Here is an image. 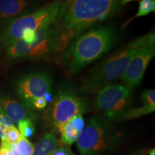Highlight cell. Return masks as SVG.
I'll list each match as a JSON object with an SVG mask.
<instances>
[{
    "label": "cell",
    "mask_w": 155,
    "mask_h": 155,
    "mask_svg": "<svg viewBox=\"0 0 155 155\" xmlns=\"http://www.w3.org/2000/svg\"><path fill=\"white\" fill-rule=\"evenodd\" d=\"M0 155H12L10 149L5 141H2L1 147H0Z\"/></svg>",
    "instance_id": "obj_23"
},
{
    "label": "cell",
    "mask_w": 155,
    "mask_h": 155,
    "mask_svg": "<svg viewBox=\"0 0 155 155\" xmlns=\"http://www.w3.org/2000/svg\"><path fill=\"white\" fill-rule=\"evenodd\" d=\"M53 78L47 72H36L25 75L17 83V93L30 108L32 101L51 95Z\"/></svg>",
    "instance_id": "obj_8"
},
{
    "label": "cell",
    "mask_w": 155,
    "mask_h": 155,
    "mask_svg": "<svg viewBox=\"0 0 155 155\" xmlns=\"http://www.w3.org/2000/svg\"><path fill=\"white\" fill-rule=\"evenodd\" d=\"M133 1H136V0H121V6H124L125 5H127V4L131 2H133Z\"/></svg>",
    "instance_id": "obj_24"
},
{
    "label": "cell",
    "mask_w": 155,
    "mask_h": 155,
    "mask_svg": "<svg viewBox=\"0 0 155 155\" xmlns=\"http://www.w3.org/2000/svg\"><path fill=\"white\" fill-rule=\"evenodd\" d=\"M131 98V89L124 85L112 83L98 91L95 98V106L108 119H123L129 109Z\"/></svg>",
    "instance_id": "obj_6"
},
{
    "label": "cell",
    "mask_w": 155,
    "mask_h": 155,
    "mask_svg": "<svg viewBox=\"0 0 155 155\" xmlns=\"http://www.w3.org/2000/svg\"><path fill=\"white\" fill-rule=\"evenodd\" d=\"M150 155H155V150L154 149H153L150 152Z\"/></svg>",
    "instance_id": "obj_26"
},
{
    "label": "cell",
    "mask_w": 155,
    "mask_h": 155,
    "mask_svg": "<svg viewBox=\"0 0 155 155\" xmlns=\"http://www.w3.org/2000/svg\"><path fill=\"white\" fill-rule=\"evenodd\" d=\"M119 40L114 25L94 27L73 39L57 61L67 75H73L108 53Z\"/></svg>",
    "instance_id": "obj_2"
},
{
    "label": "cell",
    "mask_w": 155,
    "mask_h": 155,
    "mask_svg": "<svg viewBox=\"0 0 155 155\" xmlns=\"http://www.w3.org/2000/svg\"><path fill=\"white\" fill-rule=\"evenodd\" d=\"M21 134L18 129L15 126L7 128L5 131V140L2 141H5L7 144H16L20 138Z\"/></svg>",
    "instance_id": "obj_20"
},
{
    "label": "cell",
    "mask_w": 155,
    "mask_h": 155,
    "mask_svg": "<svg viewBox=\"0 0 155 155\" xmlns=\"http://www.w3.org/2000/svg\"><path fill=\"white\" fill-rule=\"evenodd\" d=\"M18 130L25 138L32 137L35 132V125L32 119H24L17 123Z\"/></svg>",
    "instance_id": "obj_18"
},
{
    "label": "cell",
    "mask_w": 155,
    "mask_h": 155,
    "mask_svg": "<svg viewBox=\"0 0 155 155\" xmlns=\"http://www.w3.org/2000/svg\"><path fill=\"white\" fill-rule=\"evenodd\" d=\"M121 0L63 1L54 23L59 32L58 59L73 39L115 15L121 8Z\"/></svg>",
    "instance_id": "obj_1"
},
{
    "label": "cell",
    "mask_w": 155,
    "mask_h": 155,
    "mask_svg": "<svg viewBox=\"0 0 155 155\" xmlns=\"http://www.w3.org/2000/svg\"><path fill=\"white\" fill-rule=\"evenodd\" d=\"M35 5V0H0V20L18 16Z\"/></svg>",
    "instance_id": "obj_11"
},
{
    "label": "cell",
    "mask_w": 155,
    "mask_h": 155,
    "mask_svg": "<svg viewBox=\"0 0 155 155\" xmlns=\"http://www.w3.org/2000/svg\"><path fill=\"white\" fill-rule=\"evenodd\" d=\"M19 155H32L34 146L28 139L21 135L18 141L15 144Z\"/></svg>",
    "instance_id": "obj_17"
},
{
    "label": "cell",
    "mask_w": 155,
    "mask_h": 155,
    "mask_svg": "<svg viewBox=\"0 0 155 155\" xmlns=\"http://www.w3.org/2000/svg\"><path fill=\"white\" fill-rule=\"evenodd\" d=\"M138 49L130 42L100 62L83 77L81 90L84 93L98 91L104 86L121 78L134 54Z\"/></svg>",
    "instance_id": "obj_3"
},
{
    "label": "cell",
    "mask_w": 155,
    "mask_h": 155,
    "mask_svg": "<svg viewBox=\"0 0 155 155\" xmlns=\"http://www.w3.org/2000/svg\"><path fill=\"white\" fill-rule=\"evenodd\" d=\"M108 129L104 120L94 116L89 120L76 141L81 155H94L107 147Z\"/></svg>",
    "instance_id": "obj_7"
},
{
    "label": "cell",
    "mask_w": 155,
    "mask_h": 155,
    "mask_svg": "<svg viewBox=\"0 0 155 155\" xmlns=\"http://www.w3.org/2000/svg\"><path fill=\"white\" fill-rule=\"evenodd\" d=\"M12 126H15L13 121L5 113L2 108H0V138L2 141L5 140V131L7 128Z\"/></svg>",
    "instance_id": "obj_19"
},
{
    "label": "cell",
    "mask_w": 155,
    "mask_h": 155,
    "mask_svg": "<svg viewBox=\"0 0 155 155\" xmlns=\"http://www.w3.org/2000/svg\"><path fill=\"white\" fill-rule=\"evenodd\" d=\"M85 127V121L82 114H77L63 125L60 130L61 142L65 146H70L77 141L81 131Z\"/></svg>",
    "instance_id": "obj_10"
},
{
    "label": "cell",
    "mask_w": 155,
    "mask_h": 155,
    "mask_svg": "<svg viewBox=\"0 0 155 155\" xmlns=\"http://www.w3.org/2000/svg\"><path fill=\"white\" fill-rule=\"evenodd\" d=\"M48 105V101L45 97H39L32 101L31 104L30 108H35V109L42 110L44 109Z\"/></svg>",
    "instance_id": "obj_21"
},
{
    "label": "cell",
    "mask_w": 155,
    "mask_h": 155,
    "mask_svg": "<svg viewBox=\"0 0 155 155\" xmlns=\"http://www.w3.org/2000/svg\"><path fill=\"white\" fill-rule=\"evenodd\" d=\"M61 144L54 131L46 133L34 147L32 155H51Z\"/></svg>",
    "instance_id": "obj_14"
},
{
    "label": "cell",
    "mask_w": 155,
    "mask_h": 155,
    "mask_svg": "<svg viewBox=\"0 0 155 155\" xmlns=\"http://www.w3.org/2000/svg\"><path fill=\"white\" fill-rule=\"evenodd\" d=\"M51 155H75L68 147H58Z\"/></svg>",
    "instance_id": "obj_22"
},
{
    "label": "cell",
    "mask_w": 155,
    "mask_h": 155,
    "mask_svg": "<svg viewBox=\"0 0 155 155\" xmlns=\"http://www.w3.org/2000/svg\"><path fill=\"white\" fill-rule=\"evenodd\" d=\"M131 46L135 49L143 48L155 47V33L154 31L149 32L144 35L139 37L132 40L131 42Z\"/></svg>",
    "instance_id": "obj_16"
},
{
    "label": "cell",
    "mask_w": 155,
    "mask_h": 155,
    "mask_svg": "<svg viewBox=\"0 0 155 155\" xmlns=\"http://www.w3.org/2000/svg\"><path fill=\"white\" fill-rule=\"evenodd\" d=\"M154 12L155 0H141L139 3V7L137 14L131 17L130 19H129L125 23L124 25H123V28H126L134 19L138 18V17L147 16V15L150 14L151 12Z\"/></svg>",
    "instance_id": "obj_15"
},
{
    "label": "cell",
    "mask_w": 155,
    "mask_h": 155,
    "mask_svg": "<svg viewBox=\"0 0 155 155\" xmlns=\"http://www.w3.org/2000/svg\"><path fill=\"white\" fill-rule=\"evenodd\" d=\"M133 155H147V151H142V152H138L137 153V154H134Z\"/></svg>",
    "instance_id": "obj_25"
},
{
    "label": "cell",
    "mask_w": 155,
    "mask_h": 155,
    "mask_svg": "<svg viewBox=\"0 0 155 155\" xmlns=\"http://www.w3.org/2000/svg\"><path fill=\"white\" fill-rule=\"evenodd\" d=\"M88 102L78 94L72 85L64 83L44 113L45 121L55 131L61 128L77 114L88 111Z\"/></svg>",
    "instance_id": "obj_5"
},
{
    "label": "cell",
    "mask_w": 155,
    "mask_h": 155,
    "mask_svg": "<svg viewBox=\"0 0 155 155\" xmlns=\"http://www.w3.org/2000/svg\"><path fill=\"white\" fill-rule=\"evenodd\" d=\"M143 105L137 108H129L123 116L124 119H132L150 114L155 110L154 89H147L141 96Z\"/></svg>",
    "instance_id": "obj_13"
},
{
    "label": "cell",
    "mask_w": 155,
    "mask_h": 155,
    "mask_svg": "<svg viewBox=\"0 0 155 155\" xmlns=\"http://www.w3.org/2000/svg\"><path fill=\"white\" fill-rule=\"evenodd\" d=\"M0 104L5 113L13 123L17 124L24 119H33V115L19 103L10 98H1Z\"/></svg>",
    "instance_id": "obj_12"
},
{
    "label": "cell",
    "mask_w": 155,
    "mask_h": 155,
    "mask_svg": "<svg viewBox=\"0 0 155 155\" xmlns=\"http://www.w3.org/2000/svg\"><path fill=\"white\" fill-rule=\"evenodd\" d=\"M63 1L56 0L9 22L0 34V47L6 48L22 39L26 30L36 31L55 23Z\"/></svg>",
    "instance_id": "obj_4"
},
{
    "label": "cell",
    "mask_w": 155,
    "mask_h": 155,
    "mask_svg": "<svg viewBox=\"0 0 155 155\" xmlns=\"http://www.w3.org/2000/svg\"><path fill=\"white\" fill-rule=\"evenodd\" d=\"M154 55L155 47L139 48L136 51L121 77L125 86L132 91L140 84Z\"/></svg>",
    "instance_id": "obj_9"
}]
</instances>
